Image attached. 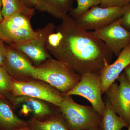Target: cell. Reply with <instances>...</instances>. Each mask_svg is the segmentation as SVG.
I'll return each mask as SVG.
<instances>
[{
    "instance_id": "cell-1",
    "label": "cell",
    "mask_w": 130,
    "mask_h": 130,
    "mask_svg": "<svg viewBox=\"0 0 130 130\" xmlns=\"http://www.w3.org/2000/svg\"><path fill=\"white\" fill-rule=\"evenodd\" d=\"M49 36L47 48L56 59L82 76L101 73L111 63L113 55L103 42L80 27L68 14Z\"/></svg>"
},
{
    "instance_id": "cell-2",
    "label": "cell",
    "mask_w": 130,
    "mask_h": 130,
    "mask_svg": "<svg viewBox=\"0 0 130 130\" xmlns=\"http://www.w3.org/2000/svg\"><path fill=\"white\" fill-rule=\"evenodd\" d=\"M33 78L44 81L63 93L72 89L81 76L66 64L51 58L36 67Z\"/></svg>"
},
{
    "instance_id": "cell-3",
    "label": "cell",
    "mask_w": 130,
    "mask_h": 130,
    "mask_svg": "<svg viewBox=\"0 0 130 130\" xmlns=\"http://www.w3.org/2000/svg\"><path fill=\"white\" fill-rule=\"evenodd\" d=\"M59 108L69 129L84 130L101 125L102 118L92 106L79 105L70 96L64 94Z\"/></svg>"
},
{
    "instance_id": "cell-4",
    "label": "cell",
    "mask_w": 130,
    "mask_h": 130,
    "mask_svg": "<svg viewBox=\"0 0 130 130\" xmlns=\"http://www.w3.org/2000/svg\"><path fill=\"white\" fill-rule=\"evenodd\" d=\"M64 94L67 96L78 95L86 98L102 118L105 104L102 98L101 73L89 72L84 74L74 88Z\"/></svg>"
},
{
    "instance_id": "cell-5",
    "label": "cell",
    "mask_w": 130,
    "mask_h": 130,
    "mask_svg": "<svg viewBox=\"0 0 130 130\" xmlns=\"http://www.w3.org/2000/svg\"><path fill=\"white\" fill-rule=\"evenodd\" d=\"M56 27L52 23H48L43 28L37 30L36 37L26 41L10 44L38 65L52 58L47 48L50 35L55 30Z\"/></svg>"
},
{
    "instance_id": "cell-6",
    "label": "cell",
    "mask_w": 130,
    "mask_h": 130,
    "mask_svg": "<svg viewBox=\"0 0 130 130\" xmlns=\"http://www.w3.org/2000/svg\"><path fill=\"white\" fill-rule=\"evenodd\" d=\"M11 91L15 96H25L36 98L59 107L64 94L50 85L37 81H12Z\"/></svg>"
},
{
    "instance_id": "cell-7",
    "label": "cell",
    "mask_w": 130,
    "mask_h": 130,
    "mask_svg": "<svg viewBox=\"0 0 130 130\" xmlns=\"http://www.w3.org/2000/svg\"><path fill=\"white\" fill-rule=\"evenodd\" d=\"M125 6L93 7L76 20L81 28L87 31L95 30L109 25L123 15Z\"/></svg>"
},
{
    "instance_id": "cell-8",
    "label": "cell",
    "mask_w": 130,
    "mask_h": 130,
    "mask_svg": "<svg viewBox=\"0 0 130 130\" xmlns=\"http://www.w3.org/2000/svg\"><path fill=\"white\" fill-rule=\"evenodd\" d=\"M32 18L18 13L3 19L0 23V30L10 44L22 42L37 37V32L31 24Z\"/></svg>"
},
{
    "instance_id": "cell-9",
    "label": "cell",
    "mask_w": 130,
    "mask_h": 130,
    "mask_svg": "<svg viewBox=\"0 0 130 130\" xmlns=\"http://www.w3.org/2000/svg\"><path fill=\"white\" fill-rule=\"evenodd\" d=\"M119 82L112 84L105 94L116 113L128 124L130 123V83L123 73L118 77Z\"/></svg>"
},
{
    "instance_id": "cell-10",
    "label": "cell",
    "mask_w": 130,
    "mask_h": 130,
    "mask_svg": "<svg viewBox=\"0 0 130 130\" xmlns=\"http://www.w3.org/2000/svg\"><path fill=\"white\" fill-rule=\"evenodd\" d=\"M89 31L103 42L108 50L117 57L130 44V31L123 27L118 20L104 28Z\"/></svg>"
},
{
    "instance_id": "cell-11",
    "label": "cell",
    "mask_w": 130,
    "mask_h": 130,
    "mask_svg": "<svg viewBox=\"0 0 130 130\" xmlns=\"http://www.w3.org/2000/svg\"><path fill=\"white\" fill-rule=\"evenodd\" d=\"M27 58L11 45L6 46L4 68L9 74L13 76L33 78L36 67Z\"/></svg>"
},
{
    "instance_id": "cell-12",
    "label": "cell",
    "mask_w": 130,
    "mask_h": 130,
    "mask_svg": "<svg viewBox=\"0 0 130 130\" xmlns=\"http://www.w3.org/2000/svg\"><path fill=\"white\" fill-rule=\"evenodd\" d=\"M130 64V44L125 47L113 63H111L101 72V90L105 94L118 79L125 69Z\"/></svg>"
},
{
    "instance_id": "cell-13",
    "label": "cell",
    "mask_w": 130,
    "mask_h": 130,
    "mask_svg": "<svg viewBox=\"0 0 130 130\" xmlns=\"http://www.w3.org/2000/svg\"><path fill=\"white\" fill-rule=\"evenodd\" d=\"M74 0H38L34 8L61 20L73 8Z\"/></svg>"
},
{
    "instance_id": "cell-14",
    "label": "cell",
    "mask_w": 130,
    "mask_h": 130,
    "mask_svg": "<svg viewBox=\"0 0 130 130\" xmlns=\"http://www.w3.org/2000/svg\"><path fill=\"white\" fill-rule=\"evenodd\" d=\"M13 101L21 106L20 112L26 116L32 113L38 117L47 116L51 113L49 108L40 100L25 96H16Z\"/></svg>"
},
{
    "instance_id": "cell-15",
    "label": "cell",
    "mask_w": 130,
    "mask_h": 130,
    "mask_svg": "<svg viewBox=\"0 0 130 130\" xmlns=\"http://www.w3.org/2000/svg\"><path fill=\"white\" fill-rule=\"evenodd\" d=\"M105 111L100 127L102 130H121L129 125L114 111L111 103L106 98Z\"/></svg>"
},
{
    "instance_id": "cell-16",
    "label": "cell",
    "mask_w": 130,
    "mask_h": 130,
    "mask_svg": "<svg viewBox=\"0 0 130 130\" xmlns=\"http://www.w3.org/2000/svg\"><path fill=\"white\" fill-rule=\"evenodd\" d=\"M3 19L14 14L20 13L32 18L35 9L27 6L23 0H1Z\"/></svg>"
},
{
    "instance_id": "cell-17",
    "label": "cell",
    "mask_w": 130,
    "mask_h": 130,
    "mask_svg": "<svg viewBox=\"0 0 130 130\" xmlns=\"http://www.w3.org/2000/svg\"><path fill=\"white\" fill-rule=\"evenodd\" d=\"M28 125L15 115L9 105L0 100V126L7 129Z\"/></svg>"
},
{
    "instance_id": "cell-18",
    "label": "cell",
    "mask_w": 130,
    "mask_h": 130,
    "mask_svg": "<svg viewBox=\"0 0 130 130\" xmlns=\"http://www.w3.org/2000/svg\"><path fill=\"white\" fill-rule=\"evenodd\" d=\"M30 124L32 130H70L64 120L58 117L43 121L35 119Z\"/></svg>"
},
{
    "instance_id": "cell-19",
    "label": "cell",
    "mask_w": 130,
    "mask_h": 130,
    "mask_svg": "<svg viewBox=\"0 0 130 130\" xmlns=\"http://www.w3.org/2000/svg\"><path fill=\"white\" fill-rule=\"evenodd\" d=\"M102 0H77V6L69 13L70 16L76 20L88 11L91 8L100 5Z\"/></svg>"
},
{
    "instance_id": "cell-20",
    "label": "cell",
    "mask_w": 130,
    "mask_h": 130,
    "mask_svg": "<svg viewBox=\"0 0 130 130\" xmlns=\"http://www.w3.org/2000/svg\"><path fill=\"white\" fill-rule=\"evenodd\" d=\"M12 81L5 68L0 66V92L2 94L11 90Z\"/></svg>"
},
{
    "instance_id": "cell-21",
    "label": "cell",
    "mask_w": 130,
    "mask_h": 130,
    "mask_svg": "<svg viewBox=\"0 0 130 130\" xmlns=\"http://www.w3.org/2000/svg\"><path fill=\"white\" fill-rule=\"evenodd\" d=\"M130 3V0H102L100 6L102 7L126 6Z\"/></svg>"
},
{
    "instance_id": "cell-22",
    "label": "cell",
    "mask_w": 130,
    "mask_h": 130,
    "mask_svg": "<svg viewBox=\"0 0 130 130\" xmlns=\"http://www.w3.org/2000/svg\"><path fill=\"white\" fill-rule=\"evenodd\" d=\"M118 21L123 27L130 31V3L125 6L124 13Z\"/></svg>"
},
{
    "instance_id": "cell-23",
    "label": "cell",
    "mask_w": 130,
    "mask_h": 130,
    "mask_svg": "<svg viewBox=\"0 0 130 130\" xmlns=\"http://www.w3.org/2000/svg\"><path fill=\"white\" fill-rule=\"evenodd\" d=\"M3 40L0 38V66L4 67L6 46Z\"/></svg>"
},
{
    "instance_id": "cell-24",
    "label": "cell",
    "mask_w": 130,
    "mask_h": 130,
    "mask_svg": "<svg viewBox=\"0 0 130 130\" xmlns=\"http://www.w3.org/2000/svg\"><path fill=\"white\" fill-rule=\"evenodd\" d=\"M23 1L28 7L34 8L37 4L38 0H23Z\"/></svg>"
},
{
    "instance_id": "cell-25",
    "label": "cell",
    "mask_w": 130,
    "mask_h": 130,
    "mask_svg": "<svg viewBox=\"0 0 130 130\" xmlns=\"http://www.w3.org/2000/svg\"><path fill=\"white\" fill-rule=\"evenodd\" d=\"M123 73L124 74L126 78L130 83V64L123 71Z\"/></svg>"
},
{
    "instance_id": "cell-26",
    "label": "cell",
    "mask_w": 130,
    "mask_h": 130,
    "mask_svg": "<svg viewBox=\"0 0 130 130\" xmlns=\"http://www.w3.org/2000/svg\"><path fill=\"white\" fill-rule=\"evenodd\" d=\"M0 38L3 40L5 42L10 44V42L9 40L3 34L2 32H1V30H0Z\"/></svg>"
},
{
    "instance_id": "cell-27",
    "label": "cell",
    "mask_w": 130,
    "mask_h": 130,
    "mask_svg": "<svg viewBox=\"0 0 130 130\" xmlns=\"http://www.w3.org/2000/svg\"><path fill=\"white\" fill-rule=\"evenodd\" d=\"M27 126H28V125L16 128V129H14L13 130H32L31 128L28 127Z\"/></svg>"
},
{
    "instance_id": "cell-28",
    "label": "cell",
    "mask_w": 130,
    "mask_h": 130,
    "mask_svg": "<svg viewBox=\"0 0 130 130\" xmlns=\"http://www.w3.org/2000/svg\"><path fill=\"white\" fill-rule=\"evenodd\" d=\"M2 5L1 1L0 0V23L3 19L2 16Z\"/></svg>"
},
{
    "instance_id": "cell-29",
    "label": "cell",
    "mask_w": 130,
    "mask_h": 130,
    "mask_svg": "<svg viewBox=\"0 0 130 130\" xmlns=\"http://www.w3.org/2000/svg\"><path fill=\"white\" fill-rule=\"evenodd\" d=\"M84 130H102L100 126L99 127H96V128H90V129H85Z\"/></svg>"
},
{
    "instance_id": "cell-30",
    "label": "cell",
    "mask_w": 130,
    "mask_h": 130,
    "mask_svg": "<svg viewBox=\"0 0 130 130\" xmlns=\"http://www.w3.org/2000/svg\"><path fill=\"white\" fill-rule=\"evenodd\" d=\"M3 98L2 94L0 92V100H1Z\"/></svg>"
},
{
    "instance_id": "cell-31",
    "label": "cell",
    "mask_w": 130,
    "mask_h": 130,
    "mask_svg": "<svg viewBox=\"0 0 130 130\" xmlns=\"http://www.w3.org/2000/svg\"><path fill=\"white\" fill-rule=\"evenodd\" d=\"M128 129L127 130H130V123L129 124V126H128Z\"/></svg>"
}]
</instances>
